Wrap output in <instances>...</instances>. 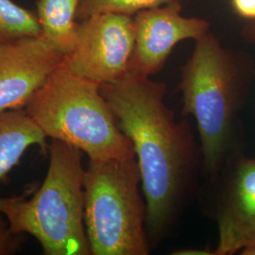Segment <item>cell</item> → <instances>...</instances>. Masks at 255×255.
Wrapping results in <instances>:
<instances>
[{"instance_id":"cell-4","label":"cell","mask_w":255,"mask_h":255,"mask_svg":"<svg viewBox=\"0 0 255 255\" xmlns=\"http://www.w3.org/2000/svg\"><path fill=\"white\" fill-rule=\"evenodd\" d=\"M136 155L90 161L84 173V221L92 255H147L146 206Z\"/></svg>"},{"instance_id":"cell-9","label":"cell","mask_w":255,"mask_h":255,"mask_svg":"<svg viewBox=\"0 0 255 255\" xmlns=\"http://www.w3.org/2000/svg\"><path fill=\"white\" fill-rule=\"evenodd\" d=\"M219 242L213 255L255 246V160H241L220 194L215 211Z\"/></svg>"},{"instance_id":"cell-5","label":"cell","mask_w":255,"mask_h":255,"mask_svg":"<svg viewBox=\"0 0 255 255\" xmlns=\"http://www.w3.org/2000/svg\"><path fill=\"white\" fill-rule=\"evenodd\" d=\"M180 87L183 115L196 120L202 168L213 181L227 154L238 101L236 64L213 35L206 33L196 41Z\"/></svg>"},{"instance_id":"cell-11","label":"cell","mask_w":255,"mask_h":255,"mask_svg":"<svg viewBox=\"0 0 255 255\" xmlns=\"http://www.w3.org/2000/svg\"><path fill=\"white\" fill-rule=\"evenodd\" d=\"M80 0H38L37 19L41 36L65 57L73 50L79 23Z\"/></svg>"},{"instance_id":"cell-16","label":"cell","mask_w":255,"mask_h":255,"mask_svg":"<svg viewBox=\"0 0 255 255\" xmlns=\"http://www.w3.org/2000/svg\"><path fill=\"white\" fill-rule=\"evenodd\" d=\"M173 255H213V253H208V251H194V250H189V251H181V253H174Z\"/></svg>"},{"instance_id":"cell-2","label":"cell","mask_w":255,"mask_h":255,"mask_svg":"<svg viewBox=\"0 0 255 255\" xmlns=\"http://www.w3.org/2000/svg\"><path fill=\"white\" fill-rule=\"evenodd\" d=\"M80 152L52 140L46 179L33 197L0 198V213L10 229L34 237L44 255H91L84 221L85 168Z\"/></svg>"},{"instance_id":"cell-18","label":"cell","mask_w":255,"mask_h":255,"mask_svg":"<svg viewBox=\"0 0 255 255\" xmlns=\"http://www.w3.org/2000/svg\"><path fill=\"white\" fill-rule=\"evenodd\" d=\"M254 33H255V31H254Z\"/></svg>"},{"instance_id":"cell-6","label":"cell","mask_w":255,"mask_h":255,"mask_svg":"<svg viewBox=\"0 0 255 255\" xmlns=\"http://www.w3.org/2000/svg\"><path fill=\"white\" fill-rule=\"evenodd\" d=\"M135 44L133 17L98 13L79 23L65 63L71 71L100 85L119 82L128 72Z\"/></svg>"},{"instance_id":"cell-1","label":"cell","mask_w":255,"mask_h":255,"mask_svg":"<svg viewBox=\"0 0 255 255\" xmlns=\"http://www.w3.org/2000/svg\"><path fill=\"white\" fill-rule=\"evenodd\" d=\"M120 130L136 155L146 201L149 244L156 245L182 214L202 163L201 148L186 120L178 121L165 102L166 87L149 77L129 73L101 85Z\"/></svg>"},{"instance_id":"cell-7","label":"cell","mask_w":255,"mask_h":255,"mask_svg":"<svg viewBox=\"0 0 255 255\" xmlns=\"http://www.w3.org/2000/svg\"><path fill=\"white\" fill-rule=\"evenodd\" d=\"M181 3L145 9L133 17L135 44L128 72L150 77L164 66L180 42L199 40L208 33L209 23L203 19L181 15Z\"/></svg>"},{"instance_id":"cell-14","label":"cell","mask_w":255,"mask_h":255,"mask_svg":"<svg viewBox=\"0 0 255 255\" xmlns=\"http://www.w3.org/2000/svg\"><path fill=\"white\" fill-rule=\"evenodd\" d=\"M23 236L13 232L5 216L0 213V255L16 254L23 243Z\"/></svg>"},{"instance_id":"cell-13","label":"cell","mask_w":255,"mask_h":255,"mask_svg":"<svg viewBox=\"0 0 255 255\" xmlns=\"http://www.w3.org/2000/svg\"><path fill=\"white\" fill-rule=\"evenodd\" d=\"M172 3H181V0H80L77 17L82 20L98 13L132 16L142 10Z\"/></svg>"},{"instance_id":"cell-15","label":"cell","mask_w":255,"mask_h":255,"mask_svg":"<svg viewBox=\"0 0 255 255\" xmlns=\"http://www.w3.org/2000/svg\"><path fill=\"white\" fill-rule=\"evenodd\" d=\"M237 13L248 19H255V0H232Z\"/></svg>"},{"instance_id":"cell-3","label":"cell","mask_w":255,"mask_h":255,"mask_svg":"<svg viewBox=\"0 0 255 255\" xmlns=\"http://www.w3.org/2000/svg\"><path fill=\"white\" fill-rule=\"evenodd\" d=\"M24 109L47 138L77 147L90 161L135 153L101 94V85L74 73L65 60Z\"/></svg>"},{"instance_id":"cell-8","label":"cell","mask_w":255,"mask_h":255,"mask_svg":"<svg viewBox=\"0 0 255 255\" xmlns=\"http://www.w3.org/2000/svg\"><path fill=\"white\" fill-rule=\"evenodd\" d=\"M64 60L42 36L0 44V112L24 109Z\"/></svg>"},{"instance_id":"cell-10","label":"cell","mask_w":255,"mask_h":255,"mask_svg":"<svg viewBox=\"0 0 255 255\" xmlns=\"http://www.w3.org/2000/svg\"><path fill=\"white\" fill-rule=\"evenodd\" d=\"M46 138L25 109L0 112V182L6 180L29 147L38 146L48 153Z\"/></svg>"},{"instance_id":"cell-17","label":"cell","mask_w":255,"mask_h":255,"mask_svg":"<svg viewBox=\"0 0 255 255\" xmlns=\"http://www.w3.org/2000/svg\"><path fill=\"white\" fill-rule=\"evenodd\" d=\"M242 255H255V246L247 248L241 253Z\"/></svg>"},{"instance_id":"cell-12","label":"cell","mask_w":255,"mask_h":255,"mask_svg":"<svg viewBox=\"0 0 255 255\" xmlns=\"http://www.w3.org/2000/svg\"><path fill=\"white\" fill-rule=\"evenodd\" d=\"M41 36L36 13L12 0H0V44Z\"/></svg>"}]
</instances>
